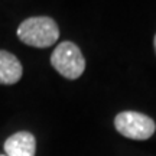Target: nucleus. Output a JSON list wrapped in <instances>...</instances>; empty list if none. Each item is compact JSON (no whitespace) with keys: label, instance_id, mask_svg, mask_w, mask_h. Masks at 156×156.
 Wrapping results in <instances>:
<instances>
[{"label":"nucleus","instance_id":"nucleus-6","mask_svg":"<svg viewBox=\"0 0 156 156\" xmlns=\"http://www.w3.org/2000/svg\"><path fill=\"white\" fill-rule=\"evenodd\" d=\"M153 46H155V52H156V35H155V39H153Z\"/></svg>","mask_w":156,"mask_h":156},{"label":"nucleus","instance_id":"nucleus-3","mask_svg":"<svg viewBox=\"0 0 156 156\" xmlns=\"http://www.w3.org/2000/svg\"><path fill=\"white\" fill-rule=\"evenodd\" d=\"M114 127L119 133L132 140L151 139L156 130L153 119L137 112H122L114 119Z\"/></svg>","mask_w":156,"mask_h":156},{"label":"nucleus","instance_id":"nucleus-5","mask_svg":"<svg viewBox=\"0 0 156 156\" xmlns=\"http://www.w3.org/2000/svg\"><path fill=\"white\" fill-rule=\"evenodd\" d=\"M23 75V67L16 56L0 49V84L12 85L16 84Z\"/></svg>","mask_w":156,"mask_h":156},{"label":"nucleus","instance_id":"nucleus-1","mask_svg":"<svg viewBox=\"0 0 156 156\" xmlns=\"http://www.w3.org/2000/svg\"><path fill=\"white\" fill-rule=\"evenodd\" d=\"M17 38L34 48H48L59 38L58 23L49 16H34L25 19L17 28Z\"/></svg>","mask_w":156,"mask_h":156},{"label":"nucleus","instance_id":"nucleus-4","mask_svg":"<svg viewBox=\"0 0 156 156\" xmlns=\"http://www.w3.org/2000/svg\"><path fill=\"white\" fill-rule=\"evenodd\" d=\"M6 156H35L36 139L30 132H17L5 142Z\"/></svg>","mask_w":156,"mask_h":156},{"label":"nucleus","instance_id":"nucleus-2","mask_svg":"<svg viewBox=\"0 0 156 156\" xmlns=\"http://www.w3.org/2000/svg\"><path fill=\"white\" fill-rule=\"evenodd\" d=\"M51 65L67 80H77L85 69V58L74 42L64 41L51 55Z\"/></svg>","mask_w":156,"mask_h":156},{"label":"nucleus","instance_id":"nucleus-7","mask_svg":"<svg viewBox=\"0 0 156 156\" xmlns=\"http://www.w3.org/2000/svg\"><path fill=\"white\" fill-rule=\"evenodd\" d=\"M0 156H6V155H0Z\"/></svg>","mask_w":156,"mask_h":156}]
</instances>
